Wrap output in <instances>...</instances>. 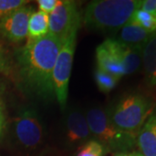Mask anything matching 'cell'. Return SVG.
<instances>
[{"label":"cell","instance_id":"obj_13","mask_svg":"<svg viewBox=\"0 0 156 156\" xmlns=\"http://www.w3.org/2000/svg\"><path fill=\"white\" fill-rule=\"evenodd\" d=\"M154 35L137 23L129 21L120 30L119 38L117 40L129 46L143 48Z\"/></svg>","mask_w":156,"mask_h":156},{"label":"cell","instance_id":"obj_1","mask_svg":"<svg viewBox=\"0 0 156 156\" xmlns=\"http://www.w3.org/2000/svg\"><path fill=\"white\" fill-rule=\"evenodd\" d=\"M62 41L50 32L43 38L27 41L18 51V62L24 83L43 97H52L53 69Z\"/></svg>","mask_w":156,"mask_h":156},{"label":"cell","instance_id":"obj_23","mask_svg":"<svg viewBox=\"0 0 156 156\" xmlns=\"http://www.w3.org/2000/svg\"><path fill=\"white\" fill-rule=\"evenodd\" d=\"M6 68V61L2 47L0 46V70H5Z\"/></svg>","mask_w":156,"mask_h":156},{"label":"cell","instance_id":"obj_5","mask_svg":"<svg viewBox=\"0 0 156 156\" xmlns=\"http://www.w3.org/2000/svg\"><path fill=\"white\" fill-rule=\"evenodd\" d=\"M76 35L77 30H75L62 41L53 69L52 78L54 95H56V100L62 108H65L67 103L69 82L72 69Z\"/></svg>","mask_w":156,"mask_h":156},{"label":"cell","instance_id":"obj_12","mask_svg":"<svg viewBox=\"0 0 156 156\" xmlns=\"http://www.w3.org/2000/svg\"><path fill=\"white\" fill-rule=\"evenodd\" d=\"M91 136L86 117L79 111L69 114L66 122V137L71 144L81 143Z\"/></svg>","mask_w":156,"mask_h":156},{"label":"cell","instance_id":"obj_7","mask_svg":"<svg viewBox=\"0 0 156 156\" xmlns=\"http://www.w3.org/2000/svg\"><path fill=\"white\" fill-rule=\"evenodd\" d=\"M13 128L17 140L25 148H35L43 141V126L32 109L23 110L16 117Z\"/></svg>","mask_w":156,"mask_h":156},{"label":"cell","instance_id":"obj_24","mask_svg":"<svg viewBox=\"0 0 156 156\" xmlns=\"http://www.w3.org/2000/svg\"><path fill=\"white\" fill-rule=\"evenodd\" d=\"M4 127H5V115L3 113V109L0 106V136L4 130Z\"/></svg>","mask_w":156,"mask_h":156},{"label":"cell","instance_id":"obj_2","mask_svg":"<svg viewBox=\"0 0 156 156\" xmlns=\"http://www.w3.org/2000/svg\"><path fill=\"white\" fill-rule=\"evenodd\" d=\"M139 0H96L84 12L83 23L89 29L118 30L130 21L140 5Z\"/></svg>","mask_w":156,"mask_h":156},{"label":"cell","instance_id":"obj_8","mask_svg":"<svg viewBox=\"0 0 156 156\" xmlns=\"http://www.w3.org/2000/svg\"><path fill=\"white\" fill-rule=\"evenodd\" d=\"M32 7L28 5L13 11L0 21V32L12 43H20L27 38L28 23Z\"/></svg>","mask_w":156,"mask_h":156},{"label":"cell","instance_id":"obj_14","mask_svg":"<svg viewBox=\"0 0 156 156\" xmlns=\"http://www.w3.org/2000/svg\"><path fill=\"white\" fill-rule=\"evenodd\" d=\"M142 64L147 83L150 88L156 91V34L143 47Z\"/></svg>","mask_w":156,"mask_h":156},{"label":"cell","instance_id":"obj_19","mask_svg":"<svg viewBox=\"0 0 156 156\" xmlns=\"http://www.w3.org/2000/svg\"><path fill=\"white\" fill-rule=\"evenodd\" d=\"M28 3V1L23 0H0V21Z\"/></svg>","mask_w":156,"mask_h":156},{"label":"cell","instance_id":"obj_17","mask_svg":"<svg viewBox=\"0 0 156 156\" xmlns=\"http://www.w3.org/2000/svg\"><path fill=\"white\" fill-rule=\"evenodd\" d=\"M120 79L112 76L110 74L104 72L99 69H96L95 71V81L98 89L103 93H108L115 88L117 83Z\"/></svg>","mask_w":156,"mask_h":156},{"label":"cell","instance_id":"obj_16","mask_svg":"<svg viewBox=\"0 0 156 156\" xmlns=\"http://www.w3.org/2000/svg\"><path fill=\"white\" fill-rule=\"evenodd\" d=\"M130 21L137 23L140 27L145 29L146 30L151 33L156 34V17L151 14L138 9L134 11Z\"/></svg>","mask_w":156,"mask_h":156},{"label":"cell","instance_id":"obj_21","mask_svg":"<svg viewBox=\"0 0 156 156\" xmlns=\"http://www.w3.org/2000/svg\"><path fill=\"white\" fill-rule=\"evenodd\" d=\"M140 10L156 17V0H143L140 2Z\"/></svg>","mask_w":156,"mask_h":156},{"label":"cell","instance_id":"obj_3","mask_svg":"<svg viewBox=\"0 0 156 156\" xmlns=\"http://www.w3.org/2000/svg\"><path fill=\"white\" fill-rule=\"evenodd\" d=\"M154 107L150 97L142 94H130L121 99L108 115L118 130L137 136Z\"/></svg>","mask_w":156,"mask_h":156},{"label":"cell","instance_id":"obj_10","mask_svg":"<svg viewBox=\"0 0 156 156\" xmlns=\"http://www.w3.org/2000/svg\"><path fill=\"white\" fill-rule=\"evenodd\" d=\"M136 137L142 155L156 156V104Z\"/></svg>","mask_w":156,"mask_h":156},{"label":"cell","instance_id":"obj_9","mask_svg":"<svg viewBox=\"0 0 156 156\" xmlns=\"http://www.w3.org/2000/svg\"><path fill=\"white\" fill-rule=\"evenodd\" d=\"M104 43L122 62L126 75L133 74L139 69L142 62L143 48L129 46L113 38L106 39Z\"/></svg>","mask_w":156,"mask_h":156},{"label":"cell","instance_id":"obj_22","mask_svg":"<svg viewBox=\"0 0 156 156\" xmlns=\"http://www.w3.org/2000/svg\"><path fill=\"white\" fill-rule=\"evenodd\" d=\"M114 156H143L140 152H126L122 151L118 152Z\"/></svg>","mask_w":156,"mask_h":156},{"label":"cell","instance_id":"obj_4","mask_svg":"<svg viewBox=\"0 0 156 156\" xmlns=\"http://www.w3.org/2000/svg\"><path fill=\"white\" fill-rule=\"evenodd\" d=\"M85 117L91 134L99 139L101 145L117 149H125L133 145L136 136L118 130L102 108H92Z\"/></svg>","mask_w":156,"mask_h":156},{"label":"cell","instance_id":"obj_20","mask_svg":"<svg viewBox=\"0 0 156 156\" xmlns=\"http://www.w3.org/2000/svg\"><path fill=\"white\" fill-rule=\"evenodd\" d=\"M57 2L58 0H38L37 5L39 11L50 15L56 8Z\"/></svg>","mask_w":156,"mask_h":156},{"label":"cell","instance_id":"obj_18","mask_svg":"<svg viewBox=\"0 0 156 156\" xmlns=\"http://www.w3.org/2000/svg\"><path fill=\"white\" fill-rule=\"evenodd\" d=\"M105 147L99 141L92 140L87 141L79 149L76 156H103Z\"/></svg>","mask_w":156,"mask_h":156},{"label":"cell","instance_id":"obj_6","mask_svg":"<svg viewBox=\"0 0 156 156\" xmlns=\"http://www.w3.org/2000/svg\"><path fill=\"white\" fill-rule=\"evenodd\" d=\"M80 14L76 2L58 0L54 11L49 15V32L62 41L78 30Z\"/></svg>","mask_w":156,"mask_h":156},{"label":"cell","instance_id":"obj_15","mask_svg":"<svg viewBox=\"0 0 156 156\" xmlns=\"http://www.w3.org/2000/svg\"><path fill=\"white\" fill-rule=\"evenodd\" d=\"M49 33V15L42 11H33L29 19L27 41L44 37Z\"/></svg>","mask_w":156,"mask_h":156},{"label":"cell","instance_id":"obj_11","mask_svg":"<svg viewBox=\"0 0 156 156\" xmlns=\"http://www.w3.org/2000/svg\"><path fill=\"white\" fill-rule=\"evenodd\" d=\"M95 59L97 69L101 70L110 74L118 79H121L126 75L122 62L104 42L96 48Z\"/></svg>","mask_w":156,"mask_h":156}]
</instances>
